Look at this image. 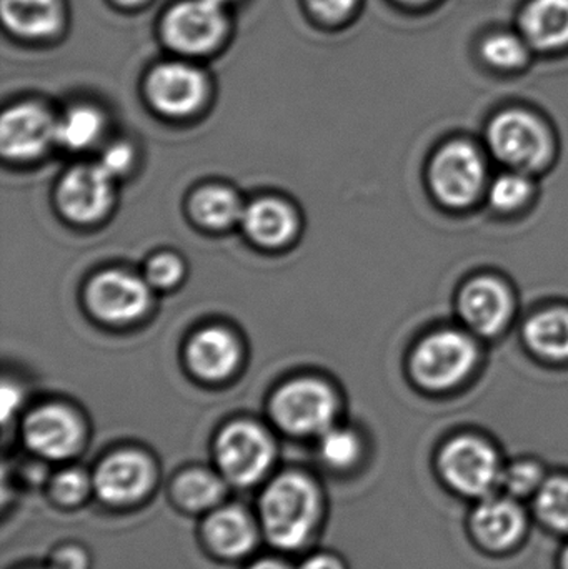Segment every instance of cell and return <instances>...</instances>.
Here are the masks:
<instances>
[{
	"instance_id": "b9f144b4",
	"label": "cell",
	"mask_w": 568,
	"mask_h": 569,
	"mask_svg": "<svg viewBox=\"0 0 568 569\" xmlns=\"http://www.w3.org/2000/svg\"><path fill=\"white\" fill-rule=\"evenodd\" d=\"M210 2L217 3V6L222 7V3L227 2V0H210Z\"/></svg>"
},
{
	"instance_id": "60d3db41",
	"label": "cell",
	"mask_w": 568,
	"mask_h": 569,
	"mask_svg": "<svg viewBox=\"0 0 568 569\" xmlns=\"http://www.w3.org/2000/svg\"><path fill=\"white\" fill-rule=\"evenodd\" d=\"M117 2L126 3V6H130V3L140 2V0H117Z\"/></svg>"
},
{
	"instance_id": "8fae6325",
	"label": "cell",
	"mask_w": 568,
	"mask_h": 569,
	"mask_svg": "<svg viewBox=\"0 0 568 569\" xmlns=\"http://www.w3.org/2000/svg\"><path fill=\"white\" fill-rule=\"evenodd\" d=\"M226 30L222 9L210 0H186L177 3L163 20L167 43L186 53H203L212 49Z\"/></svg>"
},
{
	"instance_id": "5bb4252c",
	"label": "cell",
	"mask_w": 568,
	"mask_h": 569,
	"mask_svg": "<svg viewBox=\"0 0 568 569\" xmlns=\"http://www.w3.org/2000/svg\"><path fill=\"white\" fill-rule=\"evenodd\" d=\"M87 300L97 317L112 323L136 320L149 307V288L129 273L103 272L92 280Z\"/></svg>"
},
{
	"instance_id": "8992f818",
	"label": "cell",
	"mask_w": 568,
	"mask_h": 569,
	"mask_svg": "<svg viewBox=\"0 0 568 569\" xmlns=\"http://www.w3.org/2000/svg\"><path fill=\"white\" fill-rule=\"evenodd\" d=\"M429 186L434 197L449 209L474 206L489 187L486 157L467 140H452L430 160Z\"/></svg>"
},
{
	"instance_id": "9c48e42d",
	"label": "cell",
	"mask_w": 568,
	"mask_h": 569,
	"mask_svg": "<svg viewBox=\"0 0 568 569\" xmlns=\"http://www.w3.org/2000/svg\"><path fill=\"white\" fill-rule=\"evenodd\" d=\"M93 495L110 508H130L152 493L157 470L139 451H119L100 461L92 475Z\"/></svg>"
},
{
	"instance_id": "836d02e7",
	"label": "cell",
	"mask_w": 568,
	"mask_h": 569,
	"mask_svg": "<svg viewBox=\"0 0 568 569\" xmlns=\"http://www.w3.org/2000/svg\"><path fill=\"white\" fill-rule=\"evenodd\" d=\"M132 150L127 146H113L103 153L99 166L109 177L122 176L132 163Z\"/></svg>"
},
{
	"instance_id": "e0dca14e",
	"label": "cell",
	"mask_w": 568,
	"mask_h": 569,
	"mask_svg": "<svg viewBox=\"0 0 568 569\" xmlns=\"http://www.w3.org/2000/svg\"><path fill=\"white\" fill-rule=\"evenodd\" d=\"M110 179L100 166L70 170L60 183V209L76 222L99 219L110 206Z\"/></svg>"
},
{
	"instance_id": "8d00e7d4",
	"label": "cell",
	"mask_w": 568,
	"mask_h": 569,
	"mask_svg": "<svg viewBox=\"0 0 568 569\" xmlns=\"http://www.w3.org/2000/svg\"><path fill=\"white\" fill-rule=\"evenodd\" d=\"M20 405V395L17 391L16 387H6L2 388V418L7 420V418L12 415V411L17 410V407Z\"/></svg>"
},
{
	"instance_id": "83f0119b",
	"label": "cell",
	"mask_w": 568,
	"mask_h": 569,
	"mask_svg": "<svg viewBox=\"0 0 568 569\" xmlns=\"http://www.w3.org/2000/svg\"><path fill=\"white\" fill-rule=\"evenodd\" d=\"M550 471L537 458L522 457L507 461L500 491L529 505L549 478Z\"/></svg>"
},
{
	"instance_id": "74e56055",
	"label": "cell",
	"mask_w": 568,
	"mask_h": 569,
	"mask_svg": "<svg viewBox=\"0 0 568 569\" xmlns=\"http://www.w3.org/2000/svg\"><path fill=\"white\" fill-rule=\"evenodd\" d=\"M247 569H296L290 567L287 561L277 560V558H263V560L256 561Z\"/></svg>"
},
{
	"instance_id": "3957f363",
	"label": "cell",
	"mask_w": 568,
	"mask_h": 569,
	"mask_svg": "<svg viewBox=\"0 0 568 569\" xmlns=\"http://www.w3.org/2000/svg\"><path fill=\"white\" fill-rule=\"evenodd\" d=\"M486 139L494 159L529 176L547 169L556 150L549 126L537 113L519 107L497 113L487 127Z\"/></svg>"
},
{
	"instance_id": "603a6c76",
	"label": "cell",
	"mask_w": 568,
	"mask_h": 569,
	"mask_svg": "<svg viewBox=\"0 0 568 569\" xmlns=\"http://www.w3.org/2000/svg\"><path fill=\"white\" fill-rule=\"evenodd\" d=\"M534 523L544 531L568 540V473H550L539 493L530 500Z\"/></svg>"
},
{
	"instance_id": "30bf717a",
	"label": "cell",
	"mask_w": 568,
	"mask_h": 569,
	"mask_svg": "<svg viewBox=\"0 0 568 569\" xmlns=\"http://www.w3.org/2000/svg\"><path fill=\"white\" fill-rule=\"evenodd\" d=\"M457 308L467 331L476 337L492 338L506 330L516 303L509 284L496 277L484 276L460 288Z\"/></svg>"
},
{
	"instance_id": "9a60e30c",
	"label": "cell",
	"mask_w": 568,
	"mask_h": 569,
	"mask_svg": "<svg viewBox=\"0 0 568 569\" xmlns=\"http://www.w3.org/2000/svg\"><path fill=\"white\" fill-rule=\"evenodd\" d=\"M150 100L167 116H187L202 103L206 80L186 63H162L150 72L147 82Z\"/></svg>"
},
{
	"instance_id": "cb8c5ba5",
	"label": "cell",
	"mask_w": 568,
	"mask_h": 569,
	"mask_svg": "<svg viewBox=\"0 0 568 569\" xmlns=\"http://www.w3.org/2000/svg\"><path fill=\"white\" fill-rule=\"evenodd\" d=\"M3 22L23 37H43L59 26L57 0H2Z\"/></svg>"
},
{
	"instance_id": "4dcf8cb0",
	"label": "cell",
	"mask_w": 568,
	"mask_h": 569,
	"mask_svg": "<svg viewBox=\"0 0 568 569\" xmlns=\"http://www.w3.org/2000/svg\"><path fill=\"white\" fill-rule=\"evenodd\" d=\"M50 500L62 508H77L93 495V480L80 468H63L47 481Z\"/></svg>"
},
{
	"instance_id": "d6986e66",
	"label": "cell",
	"mask_w": 568,
	"mask_h": 569,
	"mask_svg": "<svg viewBox=\"0 0 568 569\" xmlns=\"http://www.w3.org/2000/svg\"><path fill=\"white\" fill-rule=\"evenodd\" d=\"M229 483L219 471L187 468L170 481V500L177 510L189 515H207L226 501Z\"/></svg>"
},
{
	"instance_id": "4316f807",
	"label": "cell",
	"mask_w": 568,
	"mask_h": 569,
	"mask_svg": "<svg viewBox=\"0 0 568 569\" xmlns=\"http://www.w3.org/2000/svg\"><path fill=\"white\" fill-rule=\"evenodd\" d=\"M534 192L536 187H534L532 176L509 169L489 183L486 193L492 210L510 216L522 210L532 200Z\"/></svg>"
},
{
	"instance_id": "6da1fadb",
	"label": "cell",
	"mask_w": 568,
	"mask_h": 569,
	"mask_svg": "<svg viewBox=\"0 0 568 569\" xmlns=\"http://www.w3.org/2000/svg\"><path fill=\"white\" fill-rule=\"evenodd\" d=\"M326 513L319 483L302 471H283L263 488L257 507L262 537L277 550L299 551L316 537Z\"/></svg>"
},
{
	"instance_id": "52a82bcc",
	"label": "cell",
	"mask_w": 568,
	"mask_h": 569,
	"mask_svg": "<svg viewBox=\"0 0 568 569\" xmlns=\"http://www.w3.org/2000/svg\"><path fill=\"white\" fill-rule=\"evenodd\" d=\"M276 447L263 428L249 421L229 425L216 441L217 471L232 487L259 485L272 468Z\"/></svg>"
},
{
	"instance_id": "2e32d148",
	"label": "cell",
	"mask_w": 568,
	"mask_h": 569,
	"mask_svg": "<svg viewBox=\"0 0 568 569\" xmlns=\"http://www.w3.org/2000/svg\"><path fill=\"white\" fill-rule=\"evenodd\" d=\"M56 126L40 107H13L0 122V149L9 159H33L56 139Z\"/></svg>"
},
{
	"instance_id": "44dd1931",
	"label": "cell",
	"mask_w": 568,
	"mask_h": 569,
	"mask_svg": "<svg viewBox=\"0 0 568 569\" xmlns=\"http://www.w3.org/2000/svg\"><path fill=\"white\" fill-rule=\"evenodd\" d=\"M527 347L550 363L568 361V308L550 307L537 311L524 325Z\"/></svg>"
},
{
	"instance_id": "7a4b0ae2",
	"label": "cell",
	"mask_w": 568,
	"mask_h": 569,
	"mask_svg": "<svg viewBox=\"0 0 568 569\" xmlns=\"http://www.w3.org/2000/svg\"><path fill=\"white\" fill-rule=\"evenodd\" d=\"M506 463L499 448L489 438L459 433L437 448L434 471L450 495L476 503L500 491Z\"/></svg>"
},
{
	"instance_id": "484cf974",
	"label": "cell",
	"mask_w": 568,
	"mask_h": 569,
	"mask_svg": "<svg viewBox=\"0 0 568 569\" xmlns=\"http://www.w3.org/2000/svg\"><path fill=\"white\" fill-rule=\"evenodd\" d=\"M192 212L197 222L209 229H227L243 216L236 193L223 187H207L196 193Z\"/></svg>"
},
{
	"instance_id": "ffe728a7",
	"label": "cell",
	"mask_w": 568,
	"mask_h": 569,
	"mask_svg": "<svg viewBox=\"0 0 568 569\" xmlns=\"http://www.w3.org/2000/svg\"><path fill=\"white\" fill-rule=\"evenodd\" d=\"M190 368L207 380H222L239 365L240 348L236 338L222 328H207L190 340Z\"/></svg>"
},
{
	"instance_id": "f1b7e54d",
	"label": "cell",
	"mask_w": 568,
	"mask_h": 569,
	"mask_svg": "<svg viewBox=\"0 0 568 569\" xmlns=\"http://www.w3.org/2000/svg\"><path fill=\"white\" fill-rule=\"evenodd\" d=\"M320 460L336 471L353 470L363 457V443L350 428L332 427L320 435Z\"/></svg>"
},
{
	"instance_id": "d590c367",
	"label": "cell",
	"mask_w": 568,
	"mask_h": 569,
	"mask_svg": "<svg viewBox=\"0 0 568 569\" xmlns=\"http://www.w3.org/2000/svg\"><path fill=\"white\" fill-rule=\"evenodd\" d=\"M297 569H349L342 558L327 551L310 555Z\"/></svg>"
},
{
	"instance_id": "277c9868",
	"label": "cell",
	"mask_w": 568,
	"mask_h": 569,
	"mask_svg": "<svg viewBox=\"0 0 568 569\" xmlns=\"http://www.w3.org/2000/svg\"><path fill=\"white\" fill-rule=\"evenodd\" d=\"M479 363V347L470 331H434L419 341L410 355V375L427 391L459 387Z\"/></svg>"
},
{
	"instance_id": "ab89813d",
	"label": "cell",
	"mask_w": 568,
	"mask_h": 569,
	"mask_svg": "<svg viewBox=\"0 0 568 569\" xmlns=\"http://www.w3.org/2000/svg\"><path fill=\"white\" fill-rule=\"evenodd\" d=\"M399 2L406 3V6H423V3L432 2V0H399Z\"/></svg>"
},
{
	"instance_id": "d6a6232c",
	"label": "cell",
	"mask_w": 568,
	"mask_h": 569,
	"mask_svg": "<svg viewBox=\"0 0 568 569\" xmlns=\"http://www.w3.org/2000/svg\"><path fill=\"white\" fill-rule=\"evenodd\" d=\"M49 567L52 569H89L90 557L80 545H63L50 555Z\"/></svg>"
},
{
	"instance_id": "d4e9b609",
	"label": "cell",
	"mask_w": 568,
	"mask_h": 569,
	"mask_svg": "<svg viewBox=\"0 0 568 569\" xmlns=\"http://www.w3.org/2000/svg\"><path fill=\"white\" fill-rule=\"evenodd\" d=\"M479 52L480 59L492 69L514 72L529 63L534 50L519 30H496L484 37Z\"/></svg>"
},
{
	"instance_id": "f546056e",
	"label": "cell",
	"mask_w": 568,
	"mask_h": 569,
	"mask_svg": "<svg viewBox=\"0 0 568 569\" xmlns=\"http://www.w3.org/2000/svg\"><path fill=\"white\" fill-rule=\"evenodd\" d=\"M102 117L90 107H76L56 126V139L69 149H86L96 142Z\"/></svg>"
},
{
	"instance_id": "ba28073f",
	"label": "cell",
	"mask_w": 568,
	"mask_h": 569,
	"mask_svg": "<svg viewBox=\"0 0 568 569\" xmlns=\"http://www.w3.org/2000/svg\"><path fill=\"white\" fill-rule=\"evenodd\" d=\"M273 418L292 435L326 433L336 420L337 400L332 390L317 380H297L273 398Z\"/></svg>"
},
{
	"instance_id": "f35d334b",
	"label": "cell",
	"mask_w": 568,
	"mask_h": 569,
	"mask_svg": "<svg viewBox=\"0 0 568 569\" xmlns=\"http://www.w3.org/2000/svg\"><path fill=\"white\" fill-rule=\"evenodd\" d=\"M556 569H568V540L564 541V547L557 555Z\"/></svg>"
},
{
	"instance_id": "4fadbf2b",
	"label": "cell",
	"mask_w": 568,
	"mask_h": 569,
	"mask_svg": "<svg viewBox=\"0 0 568 569\" xmlns=\"http://www.w3.org/2000/svg\"><path fill=\"white\" fill-rule=\"evenodd\" d=\"M23 438L37 457L63 461L79 453L83 428L72 411L59 405H47L27 418Z\"/></svg>"
},
{
	"instance_id": "e575fe53",
	"label": "cell",
	"mask_w": 568,
	"mask_h": 569,
	"mask_svg": "<svg viewBox=\"0 0 568 569\" xmlns=\"http://www.w3.org/2000/svg\"><path fill=\"white\" fill-rule=\"evenodd\" d=\"M310 9L327 20H339L352 12L357 0H307Z\"/></svg>"
},
{
	"instance_id": "7bdbcfd3",
	"label": "cell",
	"mask_w": 568,
	"mask_h": 569,
	"mask_svg": "<svg viewBox=\"0 0 568 569\" xmlns=\"http://www.w3.org/2000/svg\"><path fill=\"white\" fill-rule=\"evenodd\" d=\"M37 569H52V568H50L49 565H47L46 568H37Z\"/></svg>"
},
{
	"instance_id": "ac0fdd59",
	"label": "cell",
	"mask_w": 568,
	"mask_h": 569,
	"mask_svg": "<svg viewBox=\"0 0 568 569\" xmlns=\"http://www.w3.org/2000/svg\"><path fill=\"white\" fill-rule=\"evenodd\" d=\"M519 32L534 52L568 47V0H529L519 16Z\"/></svg>"
},
{
	"instance_id": "7402d4cb",
	"label": "cell",
	"mask_w": 568,
	"mask_h": 569,
	"mask_svg": "<svg viewBox=\"0 0 568 569\" xmlns=\"http://www.w3.org/2000/svg\"><path fill=\"white\" fill-rule=\"evenodd\" d=\"M243 227L250 239L260 246L279 247L292 239L297 229L296 216L279 200H259L242 216Z\"/></svg>"
},
{
	"instance_id": "1f68e13d",
	"label": "cell",
	"mask_w": 568,
	"mask_h": 569,
	"mask_svg": "<svg viewBox=\"0 0 568 569\" xmlns=\"http://www.w3.org/2000/svg\"><path fill=\"white\" fill-rule=\"evenodd\" d=\"M182 262L176 256L162 253L150 260L147 277L153 287L170 288L182 279Z\"/></svg>"
},
{
	"instance_id": "7c38bea8",
	"label": "cell",
	"mask_w": 568,
	"mask_h": 569,
	"mask_svg": "<svg viewBox=\"0 0 568 569\" xmlns=\"http://www.w3.org/2000/svg\"><path fill=\"white\" fill-rule=\"evenodd\" d=\"M200 537L207 550L227 561L243 560L259 545V520L240 505H220L206 515Z\"/></svg>"
},
{
	"instance_id": "5b68a950",
	"label": "cell",
	"mask_w": 568,
	"mask_h": 569,
	"mask_svg": "<svg viewBox=\"0 0 568 569\" xmlns=\"http://www.w3.org/2000/svg\"><path fill=\"white\" fill-rule=\"evenodd\" d=\"M532 523L529 505L497 491L472 503L466 518L467 538L486 557L506 558L522 550Z\"/></svg>"
}]
</instances>
